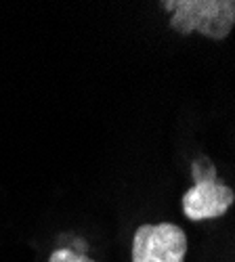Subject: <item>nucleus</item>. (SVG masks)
I'll return each instance as SVG.
<instances>
[{
    "instance_id": "1",
    "label": "nucleus",
    "mask_w": 235,
    "mask_h": 262,
    "mask_svg": "<svg viewBox=\"0 0 235 262\" xmlns=\"http://www.w3.org/2000/svg\"><path fill=\"white\" fill-rule=\"evenodd\" d=\"M162 5L175 11L170 28L183 36L200 32L210 40H225L235 26V0H173Z\"/></svg>"
},
{
    "instance_id": "2",
    "label": "nucleus",
    "mask_w": 235,
    "mask_h": 262,
    "mask_svg": "<svg viewBox=\"0 0 235 262\" xmlns=\"http://www.w3.org/2000/svg\"><path fill=\"white\" fill-rule=\"evenodd\" d=\"M191 174H194V187L183 195L185 216L194 223L225 216L235 202V191L219 181L215 164L202 156L191 162Z\"/></svg>"
},
{
    "instance_id": "3",
    "label": "nucleus",
    "mask_w": 235,
    "mask_h": 262,
    "mask_svg": "<svg viewBox=\"0 0 235 262\" xmlns=\"http://www.w3.org/2000/svg\"><path fill=\"white\" fill-rule=\"evenodd\" d=\"M187 235L179 225H141L133 237V262H183Z\"/></svg>"
},
{
    "instance_id": "4",
    "label": "nucleus",
    "mask_w": 235,
    "mask_h": 262,
    "mask_svg": "<svg viewBox=\"0 0 235 262\" xmlns=\"http://www.w3.org/2000/svg\"><path fill=\"white\" fill-rule=\"evenodd\" d=\"M49 262H95V260L89 258V256H84V254H78V252H74L70 248H59V250H55L51 254Z\"/></svg>"
}]
</instances>
